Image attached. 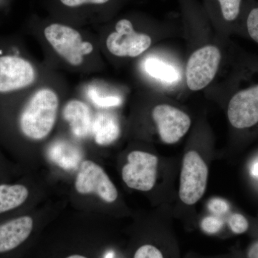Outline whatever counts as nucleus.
<instances>
[{
  "mask_svg": "<svg viewBox=\"0 0 258 258\" xmlns=\"http://www.w3.org/2000/svg\"><path fill=\"white\" fill-rule=\"evenodd\" d=\"M230 230L235 235L245 233L249 229V222L246 217L240 213L231 215L228 220Z\"/></svg>",
  "mask_w": 258,
  "mask_h": 258,
  "instance_id": "23",
  "label": "nucleus"
},
{
  "mask_svg": "<svg viewBox=\"0 0 258 258\" xmlns=\"http://www.w3.org/2000/svg\"><path fill=\"white\" fill-rule=\"evenodd\" d=\"M91 132L98 145L108 146L113 144L120 135V123L114 115L99 113L93 120Z\"/></svg>",
  "mask_w": 258,
  "mask_h": 258,
  "instance_id": "13",
  "label": "nucleus"
},
{
  "mask_svg": "<svg viewBox=\"0 0 258 258\" xmlns=\"http://www.w3.org/2000/svg\"><path fill=\"white\" fill-rule=\"evenodd\" d=\"M242 23L248 36L258 44V0H245Z\"/></svg>",
  "mask_w": 258,
  "mask_h": 258,
  "instance_id": "18",
  "label": "nucleus"
},
{
  "mask_svg": "<svg viewBox=\"0 0 258 258\" xmlns=\"http://www.w3.org/2000/svg\"><path fill=\"white\" fill-rule=\"evenodd\" d=\"M30 196L28 186L23 183L0 184V217L22 208Z\"/></svg>",
  "mask_w": 258,
  "mask_h": 258,
  "instance_id": "14",
  "label": "nucleus"
},
{
  "mask_svg": "<svg viewBox=\"0 0 258 258\" xmlns=\"http://www.w3.org/2000/svg\"><path fill=\"white\" fill-rule=\"evenodd\" d=\"M208 209L212 213L216 215H222L230 210V206L228 202L220 198H212L208 205Z\"/></svg>",
  "mask_w": 258,
  "mask_h": 258,
  "instance_id": "24",
  "label": "nucleus"
},
{
  "mask_svg": "<svg viewBox=\"0 0 258 258\" xmlns=\"http://www.w3.org/2000/svg\"><path fill=\"white\" fill-rule=\"evenodd\" d=\"M89 98L96 106L101 108H111L120 106L122 103L121 98L115 96H102L95 90H90Z\"/></svg>",
  "mask_w": 258,
  "mask_h": 258,
  "instance_id": "21",
  "label": "nucleus"
},
{
  "mask_svg": "<svg viewBox=\"0 0 258 258\" xmlns=\"http://www.w3.org/2000/svg\"><path fill=\"white\" fill-rule=\"evenodd\" d=\"M75 186L82 195L96 194L103 201L114 203L118 191L101 166L92 161H83L80 166Z\"/></svg>",
  "mask_w": 258,
  "mask_h": 258,
  "instance_id": "8",
  "label": "nucleus"
},
{
  "mask_svg": "<svg viewBox=\"0 0 258 258\" xmlns=\"http://www.w3.org/2000/svg\"><path fill=\"white\" fill-rule=\"evenodd\" d=\"M169 252L162 244L145 243L137 249L133 258H174L169 256Z\"/></svg>",
  "mask_w": 258,
  "mask_h": 258,
  "instance_id": "19",
  "label": "nucleus"
},
{
  "mask_svg": "<svg viewBox=\"0 0 258 258\" xmlns=\"http://www.w3.org/2000/svg\"><path fill=\"white\" fill-rule=\"evenodd\" d=\"M63 8L79 10L87 7H101L108 5L113 0H57Z\"/></svg>",
  "mask_w": 258,
  "mask_h": 258,
  "instance_id": "20",
  "label": "nucleus"
},
{
  "mask_svg": "<svg viewBox=\"0 0 258 258\" xmlns=\"http://www.w3.org/2000/svg\"><path fill=\"white\" fill-rule=\"evenodd\" d=\"M33 227V219L28 215H20L0 222V254L20 247L28 240Z\"/></svg>",
  "mask_w": 258,
  "mask_h": 258,
  "instance_id": "11",
  "label": "nucleus"
},
{
  "mask_svg": "<svg viewBox=\"0 0 258 258\" xmlns=\"http://www.w3.org/2000/svg\"><path fill=\"white\" fill-rule=\"evenodd\" d=\"M245 258H258V240L249 244L246 250Z\"/></svg>",
  "mask_w": 258,
  "mask_h": 258,
  "instance_id": "25",
  "label": "nucleus"
},
{
  "mask_svg": "<svg viewBox=\"0 0 258 258\" xmlns=\"http://www.w3.org/2000/svg\"><path fill=\"white\" fill-rule=\"evenodd\" d=\"M35 77V70L26 59L15 55L0 56V93L28 87Z\"/></svg>",
  "mask_w": 258,
  "mask_h": 258,
  "instance_id": "10",
  "label": "nucleus"
},
{
  "mask_svg": "<svg viewBox=\"0 0 258 258\" xmlns=\"http://www.w3.org/2000/svg\"><path fill=\"white\" fill-rule=\"evenodd\" d=\"M224 222L221 219L215 216L205 217L200 223L201 230L210 235H217L223 228Z\"/></svg>",
  "mask_w": 258,
  "mask_h": 258,
  "instance_id": "22",
  "label": "nucleus"
},
{
  "mask_svg": "<svg viewBox=\"0 0 258 258\" xmlns=\"http://www.w3.org/2000/svg\"><path fill=\"white\" fill-rule=\"evenodd\" d=\"M145 71L154 79L167 83L175 82L179 79L177 71L170 64L162 62L159 59L148 58L144 63Z\"/></svg>",
  "mask_w": 258,
  "mask_h": 258,
  "instance_id": "17",
  "label": "nucleus"
},
{
  "mask_svg": "<svg viewBox=\"0 0 258 258\" xmlns=\"http://www.w3.org/2000/svg\"><path fill=\"white\" fill-rule=\"evenodd\" d=\"M152 117L164 143L174 144L187 133L191 126L189 115L176 107L160 104L154 107Z\"/></svg>",
  "mask_w": 258,
  "mask_h": 258,
  "instance_id": "9",
  "label": "nucleus"
},
{
  "mask_svg": "<svg viewBox=\"0 0 258 258\" xmlns=\"http://www.w3.org/2000/svg\"><path fill=\"white\" fill-rule=\"evenodd\" d=\"M149 35L137 32L131 19L120 18L115 23L114 31L106 40V47L113 55L136 57L142 55L151 46Z\"/></svg>",
  "mask_w": 258,
  "mask_h": 258,
  "instance_id": "4",
  "label": "nucleus"
},
{
  "mask_svg": "<svg viewBox=\"0 0 258 258\" xmlns=\"http://www.w3.org/2000/svg\"><path fill=\"white\" fill-rule=\"evenodd\" d=\"M63 118L78 138H85L91 132L93 120L91 111L83 101L74 99L68 102L64 107Z\"/></svg>",
  "mask_w": 258,
  "mask_h": 258,
  "instance_id": "12",
  "label": "nucleus"
},
{
  "mask_svg": "<svg viewBox=\"0 0 258 258\" xmlns=\"http://www.w3.org/2000/svg\"><path fill=\"white\" fill-rule=\"evenodd\" d=\"M58 106V96L53 90L47 88L37 90L19 115L20 133L30 140L46 138L55 125Z\"/></svg>",
  "mask_w": 258,
  "mask_h": 258,
  "instance_id": "1",
  "label": "nucleus"
},
{
  "mask_svg": "<svg viewBox=\"0 0 258 258\" xmlns=\"http://www.w3.org/2000/svg\"><path fill=\"white\" fill-rule=\"evenodd\" d=\"M208 180L206 163L195 151H189L183 159L179 195L186 205L198 203L205 195Z\"/></svg>",
  "mask_w": 258,
  "mask_h": 258,
  "instance_id": "3",
  "label": "nucleus"
},
{
  "mask_svg": "<svg viewBox=\"0 0 258 258\" xmlns=\"http://www.w3.org/2000/svg\"><path fill=\"white\" fill-rule=\"evenodd\" d=\"M49 154L54 162L66 169L76 168L81 159L79 149L66 142H57L52 144Z\"/></svg>",
  "mask_w": 258,
  "mask_h": 258,
  "instance_id": "15",
  "label": "nucleus"
},
{
  "mask_svg": "<svg viewBox=\"0 0 258 258\" xmlns=\"http://www.w3.org/2000/svg\"><path fill=\"white\" fill-rule=\"evenodd\" d=\"M44 35L55 52L72 66H81L93 50L91 42L84 41L77 30L64 24L50 23L44 29Z\"/></svg>",
  "mask_w": 258,
  "mask_h": 258,
  "instance_id": "2",
  "label": "nucleus"
},
{
  "mask_svg": "<svg viewBox=\"0 0 258 258\" xmlns=\"http://www.w3.org/2000/svg\"><path fill=\"white\" fill-rule=\"evenodd\" d=\"M221 59V52L214 45H207L194 52L186 64L188 88L198 91L207 87L215 79Z\"/></svg>",
  "mask_w": 258,
  "mask_h": 258,
  "instance_id": "6",
  "label": "nucleus"
},
{
  "mask_svg": "<svg viewBox=\"0 0 258 258\" xmlns=\"http://www.w3.org/2000/svg\"><path fill=\"white\" fill-rule=\"evenodd\" d=\"M67 258H87L84 256L79 255V254H74V255L69 256Z\"/></svg>",
  "mask_w": 258,
  "mask_h": 258,
  "instance_id": "27",
  "label": "nucleus"
},
{
  "mask_svg": "<svg viewBox=\"0 0 258 258\" xmlns=\"http://www.w3.org/2000/svg\"><path fill=\"white\" fill-rule=\"evenodd\" d=\"M227 118L237 130L258 126V77L255 82L246 85L232 95L227 106Z\"/></svg>",
  "mask_w": 258,
  "mask_h": 258,
  "instance_id": "5",
  "label": "nucleus"
},
{
  "mask_svg": "<svg viewBox=\"0 0 258 258\" xmlns=\"http://www.w3.org/2000/svg\"><path fill=\"white\" fill-rule=\"evenodd\" d=\"M252 174H253L254 176H258V162L257 164H254V166H253V169H252Z\"/></svg>",
  "mask_w": 258,
  "mask_h": 258,
  "instance_id": "26",
  "label": "nucleus"
},
{
  "mask_svg": "<svg viewBox=\"0 0 258 258\" xmlns=\"http://www.w3.org/2000/svg\"><path fill=\"white\" fill-rule=\"evenodd\" d=\"M214 2L217 13L224 23H237L243 19L245 0H210Z\"/></svg>",
  "mask_w": 258,
  "mask_h": 258,
  "instance_id": "16",
  "label": "nucleus"
},
{
  "mask_svg": "<svg viewBox=\"0 0 258 258\" xmlns=\"http://www.w3.org/2000/svg\"><path fill=\"white\" fill-rule=\"evenodd\" d=\"M122 169V179L131 189L148 191L157 181L159 159L156 155L142 151H134L127 158Z\"/></svg>",
  "mask_w": 258,
  "mask_h": 258,
  "instance_id": "7",
  "label": "nucleus"
}]
</instances>
